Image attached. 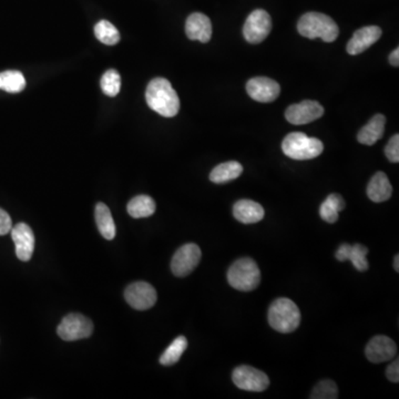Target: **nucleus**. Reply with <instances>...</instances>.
Here are the masks:
<instances>
[{"label": "nucleus", "instance_id": "obj_1", "mask_svg": "<svg viewBox=\"0 0 399 399\" xmlns=\"http://www.w3.org/2000/svg\"><path fill=\"white\" fill-rule=\"evenodd\" d=\"M145 99L147 106L162 117H174L180 110L178 94L164 78H155L149 84L145 92Z\"/></svg>", "mask_w": 399, "mask_h": 399}, {"label": "nucleus", "instance_id": "obj_2", "mask_svg": "<svg viewBox=\"0 0 399 399\" xmlns=\"http://www.w3.org/2000/svg\"><path fill=\"white\" fill-rule=\"evenodd\" d=\"M269 323L275 331L283 334L296 331L300 323V312L290 298L275 300L269 308Z\"/></svg>", "mask_w": 399, "mask_h": 399}, {"label": "nucleus", "instance_id": "obj_3", "mask_svg": "<svg viewBox=\"0 0 399 399\" xmlns=\"http://www.w3.org/2000/svg\"><path fill=\"white\" fill-rule=\"evenodd\" d=\"M298 33L308 39L320 38L325 43H333L339 33L335 21L320 13H308L298 21Z\"/></svg>", "mask_w": 399, "mask_h": 399}, {"label": "nucleus", "instance_id": "obj_4", "mask_svg": "<svg viewBox=\"0 0 399 399\" xmlns=\"http://www.w3.org/2000/svg\"><path fill=\"white\" fill-rule=\"evenodd\" d=\"M227 282L232 288L242 292L254 291L261 282V272L254 259L243 257L230 266Z\"/></svg>", "mask_w": 399, "mask_h": 399}, {"label": "nucleus", "instance_id": "obj_5", "mask_svg": "<svg viewBox=\"0 0 399 399\" xmlns=\"http://www.w3.org/2000/svg\"><path fill=\"white\" fill-rule=\"evenodd\" d=\"M282 150L288 158L294 160H310L323 152L324 145L316 137H310L302 133H293L285 137Z\"/></svg>", "mask_w": 399, "mask_h": 399}, {"label": "nucleus", "instance_id": "obj_6", "mask_svg": "<svg viewBox=\"0 0 399 399\" xmlns=\"http://www.w3.org/2000/svg\"><path fill=\"white\" fill-rule=\"evenodd\" d=\"M94 332V324L82 314H68L62 318L57 328L59 337L66 342L78 341L90 337Z\"/></svg>", "mask_w": 399, "mask_h": 399}, {"label": "nucleus", "instance_id": "obj_7", "mask_svg": "<svg viewBox=\"0 0 399 399\" xmlns=\"http://www.w3.org/2000/svg\"><path fill=\"white\" fill-rule=\"evenodd\" d=\"M232 381L237 388L247 392L261 393L270 385V379L265 373L247 365L234 369Z\"/></svg>", "mask_w": 399, "mask_h": 399}, {"label": "nucleus", "instance_id": "obj_8", "mask_svg": "<svg viewBox=\"0 0 399 399\" xmlns=\"http://www.w3.org/2000/svg\"><path fill=\"white\" fill-rule=\"evenodd\" d=\"M201 257V249L194 243H188L181 247L171 261L173 274L178 277L188 276L198 266Z\"/></svg>", "mask_w": 399, "mask_h": 399}, {"label": "nucleus", "instance_id": "obj_9", "mask_svg": "<svg viewBox=\"0 0 399 399\" xmlns=\"http://www.w3.org/2000/svg\"><path fill=\"white\" fill-rule=\"evenodd\" d=\"M272 30V21L266 11L257 9L247 17L243 27V35L249 43L264 41Z\"/></svg>", "mask_w": 399, "mask_h": 399}, {"label": "nucleus", "instance_id": "obj_10", "mask_svg": "<svg viewBox=\"0 0 399 399\" xmlns=\"http://www.w3.org/2000/svg\"><path fill=\"white\" fill-rule=\"evenodd\" d=\"M125 298L131 308L137 310H145L154 306L158 300V294L149 283L135 282L128 286Z\"/></svg>", "mask_w": 399, "mask_h": 399}, {"label": "nucleus", "instance_id": "obj_11", "mask_svg": "<svg viewBox=\"0 0 399 399\" xmlns=\"http://www.w3.org/2000/svg\"><path fill=\"white\" fill-rule=\"evenodd\" d=\"M324 115V108L317 101L305 100L293 105L285 112V118L292 125H300L313 123Z\"/></svg>", "mask_w": 399, "mask_h": 399}, {"label": "nucleus", "instance_id": "obj_12", "mask_svg": "<svg viewBox=\"0 0 399 399\" xmlns=\"http://www.w3.org/2000/svg\"><path fill=\"white\" fill-rule=\"evenodd\" d=\"M247 91L249 97L255 101L269 103L275 101L281 94L280 84L275 80L265 77H257L249 80L247 84Z\"/></svg>", "mask_w": 399, "mask_h": 399}, {"label": "nucleus", "instance_id": "obj_13", "mask_svg": "<svg viewBox=\"0 0 399 399\" xmlns=\"http://www.w3.org/2000/svg\"><path fill=\"white\" fill-rule=\"evenodd\" d=\"M367 359L371 363L379 364L390 361L397 355V345L392 338L384 335L375 336L367 344L365 349Z\"/></svg>", "mask_w": 399, "mask_h": 399}, {"label": "nucleus", "instance_id": "obj_14", "mask_svg": "<svg viewBox=\"0 0 399 399\" xmlns=\"http://www.w3.org/2000/svg\"><path fill=\"white\" fill-rule=\"evenodd\" d=\"M11 232L15 242L16 255L23 262H28L35 251V234L33 230L26 223H18Z\"/></svg>", "mask_w": 399, "mask_h": 399}, {"label": "nucleus", "instance_id": "obj_15", "mask_svg": "<svg viewBox=\"0 0 399 399\" xmlns=\"http://www.w3.org/2000/svg\"><path fill=\"white\" fill-rule=\"evenodd\" d=\"M381 36V29L377 26H369L359 29L354 33L353 38L347 43V52L352 56L361 54L374 45Z\"/></svg>", "mask_w": 399, "mask_h": 399}, {"label": "nucleus", "instance_id": "obj_16", "mask_svg": "<svg viewBox=\"0 0 399 399\" xmlns=\"http://www.w3.org/2000/svg\"><path fill=\"white\" fill-rule=\"evenodd\" d=\"M186 36L191 40L209 43L212 37V23L209 17L201 13H194L189 16L186 23Z\"/></svg>", "mask_w": 399, "mask_h": 399}, {"label": "nucleus", "instance_id": "obj_17", "mask_svg": "<svg viewBox=\"0 0 399 399\" xmlns=\"http://www.w3.org/2000/svg\"><path fill=\"white\" fill-rule=\"evenodd\" d=\"M264 209L252 200H240L233 206V215L237 221L245 224H254L262 221Z\"/></svg>", "mask_w": 399, "mask_h": 399}, {"label": "nucleus", "instance_id": "obj_18", "mask_svg": "<svg viewBox=\"0 0 399 399\" xmlns=\"http://www.w3.org/2000/svg\"><path fill=\"white\" fill-rule=\"evenodd\" d=\"M393 186L384 172L375 173L367 186V196L371 201L381 203L392 196Z\"/></svg>", "mask_w": 399, "mask_h": 399}, {"label": "nucleus", "instance_id": "obj_19", "mask_svg": "<svg viewBox=\"0 0 399 399\" xmlns=\"http://www.w3.org/2000/svg\"><path fill=\"white\" fill-rule=\"evenodd\" d=\"M386 125V118L383 115H376L361 130L357 135V140L361 145H373L383 137Z\"/></svg>", "mask_w": 399, "mask_h": 399}, {"label": "nucleus", "instance_id": "obj_20", "mask_svg": "<svg viewBox=\"0 0 399 399\" xmlns=\"http://www.w3.org/2000/svg\"><path fill=\"white\" fill-rule=\"evenodd\" d=\"M243 172V167L237 161L224 162L215 167L210 174V180L216 184H227L239 178Z\"/></svg>", "mask_w": 399, "mask_h": 399}, {"label": "nucleus", "instance_id": "obj_21", "mask_svg": "<svg viewBox=\"0 0 399 399\" xmlns=\"http://www.w3.org/2000/svg\"><path fill=\"white\" fill-rule=\"evenodd\" d=\"M96 222H97L98 230L102 237L106 240H113L116 237V224L112 218L109 208L105 203H98L96 206Z\"/></svg>", "mask_w": 399, "mask_h": 399}, {"label": "nucleus", "instance_id": "obj_22", "mask_svg": "<svg viewBox=\"0 0 399 399\" xmlns=\"http://www.w3.org/2000/svg\"><path fill=\"white\" fill-rule=\"evenodd\" d=\"M345 209V201L339 194L328 196L320 208V215L327 223H335L338 213Z\"/></svg>", "mask_w": 399, "mask_h": 399}, {"label": "nucleus", "instance_id": "obj_23", "mask_svg": "<svg viewBox=\"0 0 399 399\" xmlns=\"http://www.w3.org/2000/svg\"><path fill=\"white\" fill-rule=\"evenodd\" d=\"M127 209L128 213L135 219L149 218L154 214L155 202L150 196H137L129 202Z\"/></svg>", "mask_w": 399, "mask_h": 399}, {"label": "nucleus", "instance_id": "obj_24", "mask_svg": "<svg viewBox=\"0 0 399 399\" xmlns=\"http://www.w3.org/2000/svg\"><path fill=\"white\" fill-rule=\"evenodd\" d=\"M186 347H188V339L184 336H179L161 355L160 363L163 366H172L180 361Z\"/></svg>", "mask_w": 399, "mask_h": 399}, {"label": "nucleus", "instance_id": "obj_25", "mask_svg": "<svg viewBox=\"0 0 399 399\" xmlns=\"http://www.w3.org/2000/svg\"><path fill=\"white\" fill-rule=\"evenodd\" d=\"M26 86V79L21 72L7 70L0 74V89L11 94H18Z\"/></svg>", "mask_w": 399, "mask_h": 399}, {"label": "nucleus", "instance_id": "obj_26", "mask_svg": "<svg viewBox=\"0 0 399 399\" xmlns=\"http://www.w3.org/2000/svg\"><path fill=\"white\" fill-rule=\"evenodd\" d=\"M94 35L98 40L108 46H115L120 41V33L115 26L107 21H101L94 27Z\"/></svg>", "mask_w": 399, "mask_h": 399}, {"label": "nucleus", "instance_id": "obj_27", "mask_svg": "<svg viewBox=\"0 0 399 399\" xmlns=\"http://www.w3.org/2000/svg\"><path fill=\"white\" fill-rule=\"evenodd\" d=\"M100 84H101L102 91L105 92L107 96L116 97L121 88V78H120L119 72L113 69H110L102 76Z\"/></svg>", "mask_w": 399, "mask_h": 399}, {"label": "nucleus", "instance_id": "obj_28", "mask_svg": "<svg viewBox=\"0 0 399 399\" xmlns=\"http://www.w3.org/2000/svg\"><path fill=\"white\" fill-rule=\"evenodd\" d=\"M312 399H336L338 398L337 385L333 381L325 379L314 387L313 392L310 394Z\"/></svg>", "mask_w": 399, "mask_h": 399}, {"label": "nucleus", "instance_id": "obj_29", "mask_svg": "<svg viewBox=\"0 0 399 399\" xmlns=\"http://www.w3.org/2000/svg\"><path fill=\"white\" fill-rule=\"evenodd\" d=\"M369 254V249L363 245H352L351 253H349V261L353 263L354 267L359 272H365L369 270V264L366 257Z\"/></svg>", "mask_w": 399, "mask_h": 399}, {"label": "nucleus", "instance_id": "obj_30", "mask_svg": "<svg viewBox=\"0 0 399 399\" xmlns=\"http://www.w3.org/2000/svg\"><path fill=\"white\" fill-rule=\"evenodd\" d=\"M385 154L390 162L397 163L399 161V135H393L388 145L385 147Z\"/></svg>", "mask_w": 399, "mask_h": 399}, {"label": "nucleus", "instance_id": "obj_31", "mask_svg": "<svg viewBox=\"0 0 399 399\" xmlns=\"http://www.w3.org/2000/svg\"><path fill=\"white\" fill-rule=\"evenodd\" d=\"M13 229L11 218L5 210L0 209V235H6Z\"/></svg>", "mask_w": 399, "mask_h": 399}, {"label": "nucleus", "instance_id": "obj_32", "mask_svg": "<svg viewBox=\"0 0 399 399\" xmlns=\"http://www.w3.org/2000/svg\"><path fill=\"white\" fill-rule=\"evenodd\" d=\"M386 377L388 381L393 383H398L399 381V361L398 359L393 361L386 369Z\"/></svg>", "mask_w": 399, "mask_h": 399}, {"label": "nucleus", "instance_id": "obj_33", "mask_svg": "<svg viewBox=\"0 0 399 399\" xmlns=\"http://www.w3.org/2000/svg\"><path fill=\"white\" fill-rule=\"evenodd\" d=\"M351 249L352 245H347V243H343V245H339V247H338V249L335 253L336 259H337L339 262H345V261H349Z\"/></svg>", "mask_w": 399, "mask_h": 399}, {"label": "nucleus", "instance_id": "obj_34", "mask_svg": "<svg viewBox=\"0 0 399 399\" xmlns=\"http://www.w3.org/2000/svg\"><path fill=\"white\" fill-rule=\"evenodd\" d=\"M389 62H390V64H392V66L394 67H398L399 66V49H395L394 51H393L392 54H390V56H389Z\"/></svg>", "mask_w": 399, "mask_h": 399}, {"label": "nucleus", "instance_id": "obj_35", "mask_svg": "<svg viewBox=\"0 0 399 399\" xmlns=\"http://www.w3.org/2000/svg\"><path fill=\"white\" fill-rule=\"evenodd\" d=\"M394 269L396 270V272H399V255L397 254L394 259Z\"/></svg>", "mask_w": 399, "mask_h": 399}]
</instances>
